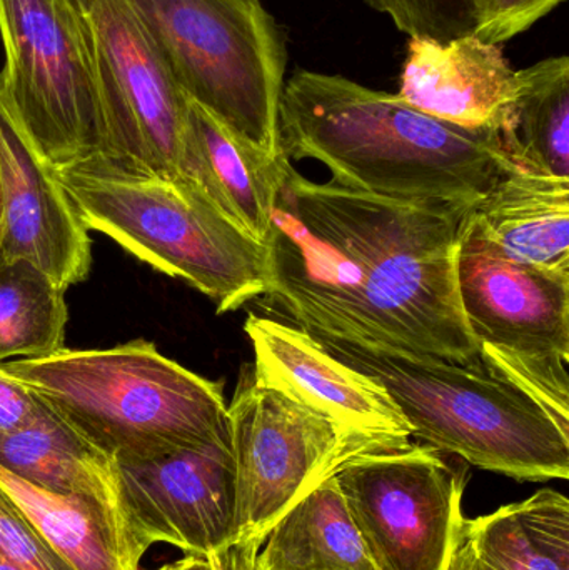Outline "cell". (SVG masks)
<instances>
[{"label":"cell","instance_id":"obj_2","mask_svg":"<svg viewBox=\"0 0 569 570\" xmlns=\"http://www.w3.org/2000/svg\"><path fill=\"white\" fill-rule=\"evenodd\" d=\"M279 147L286 159L326 166L337 186L463 209L520 167L498 130L457 126L398 94L306 69L284 83Z\"/></svg>","mask_w":569,"mask_h":570},{"label":"cell","instance_id":"obj_14","mask_svg":"<svg viewBox=\"0 0 569 570\" xmlns=\"http://www.w3.org/2000/svg\"><path fill=\"white\" fill-rule=\"evenodd\" d=\"M6 226L0 257L22 259L62 291L84 283L92 264L89 229L56 173L33 153L0 107Z\"/></svg>","mask_w":569,"mask_h":570},{"label":"cell","instance_id":"obj_4","mask_svg":"<svg viewBox=\"0 0 569 570\" xmlns=\"http://www.w3.org/2000/svg\"><path fill=\"white\" fill-rule=\"evenodd\" d=\"M306 332L380 382L424 444L517 481L569 479V431L504 379L478 365Z\"/></svg>","mask_w":569,"mask_h":570},{"label":"cell","instance_id":"obj_13","mask_svg":"<svg viewBox=\"0 0 569 570\" xmlns=\"http://www.w3.org/2000/svg\"><path fill=\"white\" fill-rule=\"evenodd\" d=\"M244 331L254 348L256 384L290 395L347 431L396 442L413 438L386 389L343 364L310 332L254 314Z\"/></svg>","mask_w":569,"mask_h":570},{"label":"cell","instance_id":"obj_32","mask_svg":"<svg viewBox=\"0 0 569 570\" xmlns=\"http://www.w3.org/2000/svg\"><path fill=\"white\" fill-rule=\"evenodd\" d=\"M0 570H23L20 569L19 566L13 564V562H10L9 559L3 558V556H0Z\"/></svg>","mask_w":569,"mask_h":570},{"label":"cell","instance_id":"obj_7","mask_svg":"<svg viewBox=\"0 0 569 570\" xmlns=\"http://www.w3.org/2000/svg\"><path fill=\"white\" fill-rule=\"evenodd\" d=\"M0 107L52 170L106 159L96 77L66 0H0Z\"/></svg>","mask_w":569,"mask_h":570},{"label":"cell","instance_id":"obj_29","mask_svg":"<svg viewBox=\"0 0 569 570\" xmlns=\"http://www.w3.org/2000/svg\"><path fill=\"white\" fill-rule=\"evenodd\" d=\"M448 570H488L484 568L483 562L478 558L477 552L471 548L470 542L463 538L460 548L454 552Z\"/></svg>","mask_w":569,"mask_h":570},{"label":"cell","instance_id":"obj_23","mask_svg":"<svg viewBox=\"0 0 569 570\" xmlns=\"http://www.w3.org/2000/svg\"><path fill=\"white\" fill-rule=\"evenodd\" d=\"M66 291L22 259L0 257V364L63 348Z\"/></svg>","mask_w":569,"mask_h":570},{"label":"cell","instance_id":"obj_21","mask_svg":"<svg viewBox=\"0 0 569 570\" xmlns=\"http://www.w3.org/2000/svg\"><path fill=\"white\" fill-rule=\"evenodd\" d=\"M488 570H569V501L553 489L464 522Z\"/></svg>","mask_w":569,"mask_h":570},{"label":"cell","instance_id":"obj_18","mask_svg":"<svg viewBox=\"0 0 569 570\" xmlns=\"http://www.w3.org/2000/svg\"><path fill=\"white\" fill-rule=\"evenodd\" d=\"M0 465L39 488L99 502L133 542L116 462L80 438L43 402L29 424L0 432Z\"/></svg>","mask_w":569,"mask_h":570},{"label":"cell","instance_id":"obj_25","mask_svg":"<svg viewBox=\"0 0 569 570\" xmlns=\"http://www.w3.org/2000/svg\"><path fill=\"white\" fill-rule=\"evenodd\" d=\"M0 556L23 570H72L0 491Z\"/></svg>","mask_w":569,"mask_h":570},{"label":"cell","instance_id":"obj_16","mask_svg":"<svg viewBox=\"0 0 569 570\" xmlns=\"http://www.w3.org/2000/svg\"><path fill=\"white\" fill-rule=\"evenodd\" d=\"M460 236L510 263L569 273V177L517 167L464 210Z\"/></svg>","mask_w":569,"mask_h":570},{"label":"cell","instance_id":"obj_3","mask_svg":"<svg viewBox=\"0 0 569 570\" xmlns=\"http://www.w3.org/2000/svg\"><path fill=\"white\" fill-rule=\"evenodd\" d=\"M0 368L116 464L230 445L223 382L194 374L160 354L154 342L63 347Z\"/></svg>","mask_w":569,"mask_h":570},{"label":"cell","instance_id":"obj_20","mask_svg":"<svg viewBox=\"0 0 569 570\" xmlns=\"http://www.w3.org/2000/svg\"><path fill=\"white\" fill-rule=\"evenodd\" d=\"M256 570H376L334 474L274 524L257 552Z\"/></svg>","mask_w":569,"mask_h":570},{"label":"cell","instance_id":"obj_6","mask_svg":"<svg viewBox=\"0 0 569 570\" xmlns=\"http://www.w3.org/2000/svg\"><path fill=\"white\" fill-rule=\"evenodd\" d=\"M184 96L276 159L287 53L261 0H129Z\"/></svg>","mask_w":569,"mask_h":570},{"label":"cell","instance_id":"obj_17","mask_svg":"<svg viewBox=\"0 0 569 570\" xmlns=\"http://www.w3.org/2000/svg\"><path fill=\"white\" fill-rule=\"evenodd\" d=\"M281 156L271 159L237 139L203 107L187 102L179 176L263 246L269 234Z\"/></svg>","mask_w":569,"mask_h":570},{"label":"cell","instance_id":"obj_15","mask_svg":"<svg viewBox=\"0 0 569 570\" xmlns=\"http://www.w3.org/2000/svg\"><path fill=\"white\" fill-rule=\"evenodd\" d=\"M517 70L500 46L474 36L448 43L411 39L398 96L468 129L503 132L517 100Z\"/></svg>","mask_w":569,"mask_h":570},{"label":"cell","instance_id":"obj_24","mask_svg":"<svg viewBox=\"0 0 569 570\" xmlns=\"http://www.w3.org/2000/svg\"><path fill=\"white\" fill-rule=\"evenodd\" d=\"M366 3L390 16L410 39L448 43L477 32V0H366Z\"/></svg>","mask_w":569,"mask_h":570},{"label":"cell","instance_id":"obj_31","mask_svg":"<svg viewBox=\"0 0 569 570\" xmlns=\"http://www.w3.org/2000/svg\"><path fill=\"white\" fill-rule=\"evenodd\" d=\"M6 226V184H3L2 154H0V243Z\"/></svg>","mask_w":569,"mask_h":570},{"label":"cell","instance_id":"obj_5","mask_svg":"<svg viewBox=\"0 0 569 570\" xmlns=\"http://www.w3.org/2000/svg\"><path fill=\"white\" fill-rule=\"evenodd\" d=\"M87 229L213 298L219 314L269 294V254L184 177L92 159L53 170Z\"/></svg>","mask_w":569,"mask_h":570},{"label":"cell","instance_id":"obj_28","mask_svg":"<svg viewBox=\"0 0 569 570\" xmlns=\"http://www.w3.org/2000/svg\"><path fill=\"white\" fill-rule=\"evenodd\" d=\"M259 542H236L219 554L210 556L207 561L213 570H256Z\"/></svg>","mask_w":569,"mask_h":570},{"label":"cell","instance_id":"obj_10","mask_svg":"<svg viewBox=\"0 0 569 570\" xmlns=\"http://www.w3.org/2000/svg\"><path fill=\"white\" fill-rule=\"evenodd\" d=\"M96 77L107 160L130 173L180 177L187 99L129 0H66Z\"/></svg>","mask_w":569,"mask_h":570},{"label":"cell","instance_id":"obj_19","mask_svg":"<svg viewBox=\"0 0 569 570\" xmlns=\"http://www.w3.org/2000/svg\"><path fill=\"white\" fill-rule=\"evenodd\" d=\"M0 491L72 570H140L126 529L99 502L39 488L2 465Z\"/></svg>","mask_w":569,"mask_h":570},{"label":"cell","instance_id":"obj_26","mask_svg":"<svg viewBox=\"0 0 569 570\" xmlns=\"http://www.w3.org/2000/svg\"><path fill=\"white\" fill-rule=\"evenodd\" d=\"M565 0H477L478 27L474 37L501 43L527 32Z\"/></svg>","mask_w":569,"mask_h":570},{"label":"cell","instance_id":"obj_9","mask_svg":"<svg viewBox=\"0 0 569 570\" xmlns=\"http://www.w3.org/2000/svg\"><path fill=\"white\" fill-rule=\"evenodd\" d=\"M236 474V542L263 544L277 521L360 452L406 442L340 428L244 367L227 404Z\"/></svg>","mask_w":569,"mask_h":570},{"label":"cell","instance_id":"obj_27","mask_svg":"<svg viewBox=\"0 0 569 570\" xmlns=\"http://www.w3.org/2000/svg\"><path fill=\"white\" fill-rule=\"evenodd\" d=\"M40 405L42 401L27 385L0 368V432L29 424Z\"/></svg>","mask_w":569,"mask_h":570},{"label":"cell","instance_id":"obj_11","mask_svg":"<svg viewBox=\"0 0 569 570\" xmlns=\"http://www.w3.org/2000/svg\"><path fill=\"white\" fill-rule=\"evenodd\" d=\"M117 471L130 538L143 558L154 544L203 559L236 544L230 445L180 449L117 464Z\"/></svg>","mask_w":569,"mask_h":570},{"label":"cell","instance_id":"obj_12","mask_svg":"<svg viewBox=\"0 0 569 570\" xmlns=\"http://www.w3.org/2000/svg\"><path fill=\"white\" fill-rule=\"evenodd\" d=\"M457 283L478 355L569 361V273L510 263L460 236Z\"/></svg>","mask_w":569,"mask_h":570},{"label":"cell","instance_id":"obj_30","mask_svg":"<svg viewBox=\"0 0 569 570\" xmlns=\"http://www.w3.org/2000/svg\"><path fill=\"white\" fill-rule=\"evenodd\" d=\"M156 570H213V566L207 559L194 558V556H186L180 561L169 562V564L160 566Z\"/></svg>","mask_w":569,"mask_h":570},{"label":"cell","instance_id":"obj_1","mask_svg":"<svg viewBox=\"0 0 569 570\" xmlns=\"http://www.w3.org/2000/svg\"><path fill=\"white\" fill-rule=\"evenodd\" d=\"M464 210L313 183L283 154L266 297L304 331L483 367L458 294Z\"/></svg>","mask_w":569,"mask_h":570},{"label":"cell","instance_id":"obj_8","mask_svg":"<svg viewBox=\"0 0 569 570\" xmlns=\"http://www.w3.org/2000/svg\"><path fill=\"white\" fill-rule=\"evenodd\" d=\"M470 469L433 445L371 449L334 472L376 570H448L464 538Z\"/></svg>","mask_w":569,"mask_h":570},{"label":"cell","instance_id":"obj_22","mask_svg":"<svg viewBox=\"0 0 569 570\" xmlns=\"http://www.w3.org/2000/svg\"><path fill=\"white\" fill-rule=\"evenodd\" d=\"M517 79L504 146L518 166L569 177V57H548L517 70Z\"/></svg>","mask_w":569,"mask_h":570}]
</instances>
